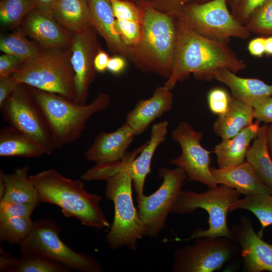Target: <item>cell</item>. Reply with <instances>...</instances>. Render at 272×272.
<instances>
[{"label":"cell","instance_id":"obj_1","mask_svg":"<svg viewBox=\"0 0 272 272\" xmlns=\"http://www.w3.org/2000/svg\"><path fill=\"white\" fill-rule=\"evenodd\" d=\"M176 42L172 69L164 85L172 90L178 82L192 74L198 80H213V73L226 69L235 73L247 65L239 58L228 43L213 40L193 31L176 15Z\"/></svg>","mask_w":272,"mask_h":272},{"label":"cell","instance_id":"obj_2","mask_svg":"<svg viewBox=\"0 0 272 272\" xmlns=\"http://www.w3.org/2000/svg\"><path fill=\"white\" fill-rule=\"evenodd\" d=\"M41 202L59 207L66 217H74L84 226L97 229L108 228L110 224L100 207L102 197L86 190L79 180L69 179L54 169L30 176Z\"/></svg>","mask_w":272,"mask_h":272},{"label":"cell","instance_id":"obj_3","mask_svg":"<svg viewBox=\"0 0 272 272\" xmlns=\"http://www.w3.org/2000/svg\"><path fill=\"white\" fill-rule=\"evenodd\" d=\"M138 4L143 11V23L138 42L128 49L129 60L141 71L167 79L176 42L175 16L159 12L146 2Z\"/></svg>","mask_w":272,"mask_h":272},{"label":"cell","instance_id":"obj_4","mask_svg":"<svg viewBox=\"0 0 272 272\" xmlns=\"http://www.w3.org/2000/svg\"><path fill=\"white\" fill-rule=\"evenodd\" d=\"M29 87V91L44 117L56 150L78 139L89 119L105 110L111 102L110 96L102 92L90 103L79 104L60 95Z\"/></svg>","mask_w":272,"mask_h":272},{"label":"cell","instance_id":"obj_5","mask_svg":"<svg viewBox=\"0 0 272 272\" xmlns=\"http://www.w3.org/2000/svg\"><path fill=\"white\" fill-rule=\"evenodd\" d=\"M70 48H42L36 56L23 62L12 75L21 84L75 98V74Z\"/></svg>","mask_w":272,"mask_h":272},{"label":"cell","instance_id":"obj_6","mask_svg":"<svg viewBox=\"0 0 272 272\" xmlns=\"http://www.w3.org/2000/svg\"><path fill=\"white\" fill-rule=\"evenodd\" d=\"M106 181L105 196L112 201L114 208L113 223L106 240L112 250L124 246L136 250L138 241L147 235V229L133 203L132 179L122 171Z\"/></svg>","mask_w":272,"mask_h":272},{"label":"cell","instance_id":"obj_7","mask_svg":"<svg viewBox=\"0 0 272 272\" xmlns=\"http://www.w3.org/2000/svg\"><path fill=\"white\" fill-rule=\"evenodd\" d=\"M241 193L236 189L221 184L215 188H209L203 193L181 190L171 209L175 214L193 213L198 208L207 211L209 215V228H197L188 241L203 237H225L233 239L227 223L228 213Z\"/></svg>","mask_w":272,"mask_h":272},{"label":"cell","instance_id":"obj_8","mask_svg":"<svg viewBox=\"0 0 272 272\" xmlns=\"http://www.w3.org/2000/svg\"><path fill=\"white\" fill-rule=\"evenodd\" d=\"M59 228L48 219L34 221L27 238L20 244L22 254L45 256L60 262L71 270L82 272L102 271V265L94 258L73 250L61 240Z\"/></svg>","mask_w":272,"mask_h":272},{"label":"cell","instance_id":"obj_9","mask_svg":"<svg viewBox=\"0 0 272 272\" xmlns=\"http://www.w3.org/2000/svg\"><path fill=\"white\" fill-rule=\"evenodd\" d=\"M228 6L227 0L194 2L176 15L193 31L213 40L228 43L232 37L248 39L251 33L234 18Z\"/></svg>","mask_w":272,"mask_h":272},{"label":"cell","instance_id":"obj_10","mask_svg":"<svg viewBox=\"0 0 272 272\" xmlns=\"http://www.w3.org/2000/svg\"><path fill=\"white\" fill-rule=\"evenodd\" d=\"M19 84L0 107L3 117L19 132L45 148L48 155L55 150L44 117L29 90Z\"/></svg>","mask_w":272,"mask_h":272},{"label":"cell","instance_id":"obj_11","mask_svg":"<svg viewBox=\"0 0 272 272\" xmlns=\"http://www.w3.org/2000/svg\"><path fill=\"white\" fill-rule=\"evenodd\" d=\"M158 177L162 179L159 188L152 194L142 197L138 202V211L150 237H157L164 228L168 215L181 190L187 175L181 168L161 167Z\"/></svg>","mask_w":272,"mask_h":272},{"label":"cell","instance_id":"obj_12","mask_svg":"<svg viewBox=\"0 0 272 272\" xmlns=\"http://www.w3.org/2000/svg\"><path fill=\"white\" fill-rule=\"evenodd\" d=\"M235 240L225 237L196 239L192 245L174 254V272H213L220 269L233 255Z\"/></svg>","mask_w":272,"mask_h":272},{"label":"cell","instance_id":"obj_13","mask_svg":"<svg viewBox=\"0 0 272 272\" xmlns=\"http://www.w3.org/2000/svg\"><path fill=\"white\" fill-rule=\"evenodd\" d=\"M172 138L181 149L178 157L170 163L182 169L188 177V181H196L215 188L218 184L211 172V152L201 145L203 133L197 131L187 121L180 122L171 132Z\"/></svg>","mask_w":272,"mask_h":272},{"label":"cell","instance_id":"obj_14","mask_svg":"<svg viewBox=\"0 0 272 272\" xmlns=\"http://www.w3.org/2000/svg\"><path fill=\"white\" fill-rule=\"evenodd\" d=\"M168 125L167 121L154 124L148 142L133 151L126 153L121 160L101 166V173L105 179L122 171L130 175L135 191L137 202L145 195V182L147 175L151 172L153 156L157 148L165 140Z\"/></svg>","mask_w":272,"mask_h":272},{"label":"cell","instance_id":"obj_15","mask_svg":"<svg viewBox=\"0 0 272 272\" xmlns=\"http://www.w3.org/2000/svg\"><path fill=\"white\" fill-rule=\"evenodd\" d=\"M97 31L91 26L74 33L70 46L71 61L75 74V98L79 104H86L89 88L95 79L94 58L101 49Z\"/></svg>","mask_w":272,"mask_h":272},{"label":"cell","instance_id":"obj_16","mask_svg":"<svg viewBox=\"0 0 272 272\" xmlns=\"http://www.w3.org/2000/svg\"><path fill=\"white\" fill-rule=\"evenodd\" d=\"M230 231L241 248L244 271L272 272V244L259 236L248 218L242 217Z\"/></svg>","mask_w":272,"mask_h":272},{"label":"cell","instance_id":"obj_17","mask_svg":"<svg viewBox=\"0 0 272 272\" xmlns=\"http://www.w3.org/2000/svg\"><path fill=\"white\" fill-rule=\"evenodd\" d=\"M21 31L43 48L70 47L74 33L62 27L50 11L37 8L31 11L21 23Z\"/></svg>","mask_w":272,"mask_h":272},{"label":"cell","instance_id":"obj_18","mask_svg":"<svg viewBox=\"0 0 272 272\" xmlns=\"http://www.w3.org/2000/svg\"><path fill=\"white\" fill-rule=\"evenodd\" d=\"M135 136L133 130L126 122L114 131H101L84 153L85 157L96 164L118 162L125 156Z\"/></svg>","mask_w":272,"mask_h":272},{"label":"cell","instance_id":"obj_19","mask_svg":"<svg viewBox=\"0 0 272 272\" xmlns=\"http://www.w3.org/2000/svg\"><path fill=\"white\" fill-rule=\"evenodd\" d=\"M171 91L164 85L158 87L151 97L139 100L127 113L125 122L135 135L144 132L153 121L172 108L173 95Z\"/></svg>","mask_w":272,"mask_h":272},{"label":"cell","instance_id":"obj_20","mask_svg":"<svg viewBox=\"0 0 272 272\" xmlns=\"http://www.w3.org/2000/svg\"><path fill=\"white\" fill-rule=\"evenodd\" d=\"M92 26L112 52L129 59L128 47L119 33L109 0H87Z\"/></svg>","mask_w":272,"mask_h":272},{"label":"cell","instance_id":"obj_21","mask_svg":"<svg viewBox=\"0 0 272 272\" xmlns=\"http://www.w3.org/2000/svg\"><path fill=\"white\" fill-rule=\"evenodd\" d=\"M213 76L229 88L234 98L253 108L272 97V84L258 79L240 77L226 69L216 71Z\"/></svg>","mask_w":272,"mask_h":272},{"label":"cell","instance_id":"obj_22","mask_svg":"<svg viewBox=\"0 0 272 272\" xmlns=\"http://www.w3.org/2000/svg\"><path fill=\"white\" fill-rule=\"evenodd\" d=\"M210 169L218 184L233 188L245 196L272 194V189L261 181L247 161L223 169L211 167Z\"/></svg>","mask_w":272,"mask_h":272},{"label":"cell","instance_id":"obj_23","mask_svg":"<svg viewBox=\"0 0 272 272\" xmlns=\"http://www.w3.org/2000/svg\"><path fill=\"white\" fill-rule=\"evenodd\" d=\"M259 127V122L256 120L234 137L222 140L213 151L217 157L218 168L223 169L243 163L250 143L256 137Z\"/></svg>","mask_w":272,"mask_h":272},{"label":"cell","instance_id":"obj_24","mask_svg":"<svg viewBox=\"0 0 272 272\" xmlns=\"http://www.w3.org/2000/svg\"><path fill=\"white\" fill-rule=\"evenodd\" d=\"M117 28L128 49L138 42L142 31L144 13L141 5L124 0H109Z\"/></svg>","mask_w":272,"mask_h":272},{"label":"cell","instance_id":"obj_25","mask_svg":"<svg viewBox=\"0 0 272 272\" xmlns=\"http://www.w3.org/2000/svg\"><path fill=\"white\" fill-rule=\"evenodd\" d=\"M253 108L233 96L227 110L218 115L213 124L215 133L222 140L232 138L253 123Z\"/></svg>","mask_w":272,"mask_h":272},{"label":"cell","instance_id":"obj_26","mask_svg":"<svg viewBox=\"0 0 272 272\" xmlns=\"http://www.w3.org/2000/svg\"><path fill=\"white\" fill-rule=\"evenodd\" d=\"M29 167L15 169L11 173L1 171L0 177L5 186L4 194L1 200L16 202H41L37 190L28 175Z\"/></svg>","mask_w":272,"mask_h":272},{"label":"cell","instance_id":"obj_27","mask_svg":"<svg viewBox=\"0 0 272 272\" xmlns=\"http://www.w3.org/2000/svg\"><path fill=\"white\" fill-rule=\"evenodd\" d=\"M50 12L62 27L73 33L92 26L87 0H57Z\"/></svg>","mask_w":272,"mask_h":272},{"label":"cell","instance_id":"obj_28","mask_svg":"<svg viewBox=\"0 0 272 272\" xmlns=\"http://www.w3.org/2000/svg\"><path fill=\"white\" fill-rule=\"evenodd\" d=\"M48 155L41 145L11 126L0 131V156L37 158Z\"/></svg>","mask_w":272,"mask_h":272},{"label":"cell","instance_id":"obj_29","mask_svg":"<svg viewBox=\"0 0 272 272\" xmlns=\"http://www.w3.org/2000/svg\"><path fill=\"white\" fill-rule=\"evenodd\" d=\"M267 127L266 124L260 126L245 159L261 181L272 189V158L267 143Z\"/></svg>","mask_w":272,"mask_h":272},{"label":"cell","instance_id":"obj_30","mask_svg":"<svg viewBox=\"0 0 272 272\" xmlns=\"http://www.w3.org/2000/svg\"><path fill=\"white\" fill-rule=\"evenodd\" d=\"M238 209L250 211L257 217L261 224L257 234L262 238L264 229L272 225V194H257L239 198L233 205L230 212Z\"/></svg>","mask_w":272,"mask_h":272},{"label":"cell","instance_id":"obj_31","mask_svg":"<svg viewBox=\"0 0 272 272\" xmlns=\"http://www.w3.org/2000/svg\"><path fill=\"white\" fill-rule=\"evenodd\" d=\"M42 49L27 39L21 30L4 36L0 40L1 51L17 57L23 62L37 55Z\"/></svg>","mask_w":272,"mask_h":272},{"label":"cell","instance_id":"obj_32","mask_svg":"<svg viewBox=\"0 0 272 272\" xmlns=\"http://www.w3.org/2000/svg\"><path fill=\"white\" fill-rule=\"evenodd\" d=\"M16 259L12 271L66 272L70 269L64 264L45 256L33 254H22Z\"/></svg>","mask_w":272,"mask_h":272},{"label":"cell","instance_id":"obj_33","mask_svg":"<svg viewBox=\"0 0 272 272\" xmlns=\"http://www.w3.org/2000/svg\"><path fill=\"white\" fill-rule=\"evenodd\" d=\"M30 217H14L0 220V240L10 244H19L30 234L34 225Z\"/></svg>","mask_w":272,"mask_h":272},{"label":"cell","instance_id":"obj_34","mask_svg":"<svg viewBox=\"0 0 272 272\" xmlns=\"http://www.w3.org/2000/svg\"><path fill=\"white\" fill-rule=\"evenodd\" d=\"M35 8L33 0H2L1 22L7 27L21 25L26 16Z\"/></svg>","mask_w":272,"mask_h":272},{"label":"cell","instance_id":"obj_35","mask_svg":"<svg viewBox=\"0 0 272 272\" xmlns=\"http://www.w3.org/2000/svg\"><path fill=\"white\" fill-rule=\"evenodd\" d=\"M245 26L251 33L272 36V0H268L256 9Z\"/></svg>","mask_w":272,"mask_h":272},{"label":"cell","instance_id":"obj_36","mask_svg":"<svg viewBox=\"0 0 272 272\" xmlns=\"http://www.w3.org/2000/svg\"><path fill=\"white\" fill-rule=\"evenodd\" d=\"M39 204L1 200L0 220L14 217H30Z\"/></svg>","mask_w":272,"mask_h":272},{"label":"cell","instance_id":"obj_37","mask_svg":"<svg viewBox=\"0 0 272 272\" xmlns=\"http://www.w3.org/2000/svg\"><path fill=\"white\" fill-rule=\"evenodd\" d=\"M232 97L223 88L217 87L212 89L208 95L210 110L218 116L223 114L227 110Z\"/></svg>","mask_w":272,"mask_h":272},{"label":"cell","instance_id":"obj_38","mask_svg":"<svg viewBox=\"0 0 272 272\" xmlns=\"http://www.w3.org/2000/svg\"><path fill=\"white\" fill-rule=\"evenodd\" d=\"M268 0H238L232 7L231 13L241 24L245 25L250 15Z\"/></svg>","mask_w":272,"mask_h":272},{"label":"cell","instance_id":"obj_39","mask_svg":"<svg viewBox=\"0 0 272 272\" xmlns=\"http://www.w3.org/2000/svg\"><path fill=\"white\" fill-rule=\"evenodd\" d=\"M199 0H144L156 10L172 16L181 12L187 4Z\"/></svg>","mask_w":272,"mask_h":272},{"label":"cell","instance_id":"obj_40","mask_svg":"<svg viewBox=\"0 0 272 272\" xmlns=\"http://www.w3.org/2000/svg\"><path fill=\"white\" fill-rule=\"evenodd\" d=\"M23 62L18 57L4 53L0 56V78L12 75Z\"/></svg>","mask_w":272,"mask_h":272},{"label":"cell","instance_id":"obj_41","mask_svg":"<svg viewBox=\"0 0 272 272\" xmlns=\"http://www.w3.org/2000/svg\"><path fill=\"white\" fill-rule=\"evenodd\" d=\"M253 116L259 122L272 123V97L264 99L253 107Z\"/></svg>","mask_w":272,"mask_h":272},{"label":"cell","instance_id":"obj_42","mask_svg":"<svg viewBox=\"0 0 272 272\" xmlns=\"http://www.w3.org/2000/svg\"><path fill=\"white\" fill-rule=\"evenodd\" d=\"M19 84L12 75L0 78V107Z\"/></svg>","mask_w":272,"mask_h":272},{"label":"cell","instance_id":"obj_43","mask_svg":"<svg viewBox=\"0 0 272 272\" xmlns=\"http://www.w3.org/2000/svg\"><path fill=\"white\" fill-rule=\"evenodd\" d=\"M265 38L263 36L257 37L249 42L247 48L251 55L261 57L265 54Z\"/></svg>","mask_w":272,"mask_h":272},{"label":"cell","instance_id":"obj_44","mask_svg":"<svg viewBox=\"0 0 272 272\" xmlns=\"http://www.w3.org/2000/svg\"><path fill=\"white\" fill-rule=\"evenodd\" d=\"M125 66V58L118 55L109 58L107 70L114 74H118L123 71Z\"/></svg>","mask_w":272,"mask_h":272},{"label":"cell","instance_id":"obj_45","mask_svg":"<svg viewBox=\"0 0 272 272\" xmlns=\"http://www.w3.org/2000/svg\"><path fill=\"white\" fill-rule=\"evenodd\" d=\"M109 56L105 51L100 50L96 54L94 60V65L97 72L102 73L107 70Z\"/></svg>","mask_w":272,"mask_h":272},{"label":"cell","instance_id":"obj_46","mask_svg":"<svg viewBox=\"0 0 272 272\" xmlns=\"http://www.w3.org/2000/svg\"><path fill=\"white\" fill-rule=\"evenodd\" d=\"M36 8L47 11L51 9L57 0H33Z\"/></svg>","mask_w":272,"mask_h":272},{"label":"cell","instance_id":"obj_47","mask_svg":"<svg viewBox=\"0 0 272 272\" xmlns=\"http://www.w3.org/2000/svg\"><path fill=\"white\" fill-rule=\"evenodd\" d=\"M265 54L272 55V36L265 38Z\"/></svg>","mask_w":272,"mask_h":272},{"label":"cell","instance_id":"obj_48","mask_svg":"<svg viewBox=\"0 0 272 272\" xmlns=\"http://www.w3.org/2000/svg\"><path fill=\"white\" fill-rule=\"evenodd\" d=\"M266 138L268 150L270 151L272 158V123L267 127Z\"/></svg>","mask_w":272,"mask_h":272},{"label":"cell","instance_id":"obj_49","mask_svg":"<svg viewBox=\"0 0 272 272\" xmlns=\"http://www.w3.org/2000/svg\"><path fill=\"white\" fill-rule=\"evenodd\" d=\"M238 0H227V3L230 8H232L237 2Z\"/></svg>","mask_w":272,"mask_h":272},{"label":"cell","instance_id":"obj_50","mask_svg":"<svg viewBox=\"0 0 272 272\" xmlns=\"http://www.w3.org/2000/svg\"><path fill=\"white\" fill-rule=\"evenodd\" d=\"M124 1H130V2H134L135 3L138 4L143 2L144 0H124Z\"/></svg>","mask_w":272,"mask_h":272},{"label":"cell","instance_id":"obj_51","mask_svg":"<svg viewBox=\"0 0 272 272\" xmlns=\"http://www.w3.org/2000/svg\"><path fill=\"white\" fill-rule=\"evenodd\" d=\"M210 1H211V0H199L197 2H206Z\"/></svg>","mask_w":272,"mask_h":272}]
</instances>
